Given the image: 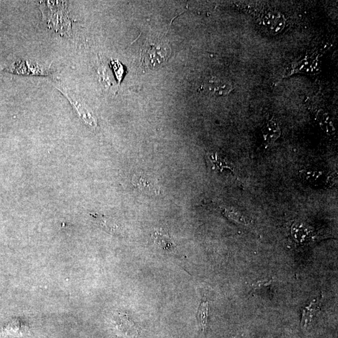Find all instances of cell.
<instances>
[{"label": "cell", "instance_id": "cell-13", "mask_svg": "<svg viewBox=\"0 0 338 338\" xmlns=\"http://www.w3.org/2000/svg\"><path fill=\"white\" fill-rule=\"evenodd\" d=\"M207 157L210 161L211 164L213 165L214 170L223 172L227 169V170L233 171V169L228 164L225 160L222 159L217 153H207Z\"/></svg>", "mask_w": 338, "mask_h": 338}, {"label": "cell", "instance_id": "cell-1", "mask_svg": "<svg viewBox=\"0 0 338 338\" xmlns=\"http://www.w3.org/2000/svg\"><path fill=\"white\" fill-rule=\"evenodd\" d=\"M171 53L169 45L163 40H157L150 43L143 50V64L150 69H154L167 61Z\"/></svg>", "mask_w": 338, "mask_h": 338}, {"label": "cell", "instance_id": "cell-3", "mask_svg": "<svg viewBox=\"0 0 338 338\" xmlns=\"http://www.w3.org/2000/svg\"><path fill=\"white\" fill-rule=\"evenodd\" d=\"M232 90L233 85L228 80L218 77L206 78L201 86L202 92L217 97L228 95Z\"/></svg>", "mask_w": 338, "mask_h": 338}, {"label": "cell", "instance_id": "cell-7", "mask_svg": "<svg viewBox=\"0 0 338 338\" xmlns=\"http://www.w3.org/2000/svg\"><path fill=\"white\" fill-rule=\"evenodd\" d=\"M317 57L312 55L311 57L305 58V59L300 60L292 67V73H298L301 74H307L308 72H312V69H316L317 64Z\"/></svg>", "mask_w": 338, "mask_h": 338}, {"label": "cell", "instance_id": "cell-2", "mask_svg": "<svg viewBox=\"0 0 338 338\" xmlns=\"http://www.w3.org/2000/svg\"><path fill=\"white\" fill-rule=\"evenodd\" d=\"M256 21L260 27L272 35L281 32L286 24L283 15L269 9L261 10L256 15Z\"/></svg>", "mask_w": 338, "mask_h": 338}, {"label": "cell", "instance_id": "cell-14", "mask_svg": "<svg viewBox=\"0 0 338 338\" xmlns=\"http://www.w3.org/2000/svg\"><path fill=\"white\" fill-rule=\"evenodd\" d=\"M223 213L227 218L236 222V223L248 224V221H247L246 218H244L243 216L241 215V214L236 213V212L229 211L225 209V210L224 211Z\"/></svg>", "mask_w": 338, "mask_h": 338}, {"label": "cell", "instance_id": "cell-6", "mask_svg": "<svg viewBox=\"0 0 338 338\" xmlns=\"http://www.w3.org/2000/svg\"><path fill=\"white\" fill-rule=\"evenodd\" d=\"M262 136L264 143L267 145H271L278 139L281 135L278 123L273 119L267 120L262 129Z\"/></svg>", "mask_w": 338, "mask_h": 338}, {"label": "cell", "instance_id": "cell-9", "mask_svg": "<svg viewBox=\"0 0 338 338\" xmlns=\"http://www.w3.org/2000/svg\"><path fill=\"white\" fill-rule=\"evenodd\" d=\"M322 299L319 298L316 301H314L310 303L309 306L305 307V308L302 311V317L301 325L303 327H306L311 323V319L316 313L317 311H319L320 306H321Z\"/></svg>", "mask_w": 338, "mask_h": 338}, {"label": "cell", "instance_id": "cell-4", "mask_svg": "<svg viewBox=\"0 0 338 338\" xmlns=\"http://www.w3.org/2000/svg\"><path fill=\"white\" fill-rule=\"evenodd\" d=\"M301 176L305 183L317 188H324L331 181V176L328 173L316 168L305 169L301 171Z\"/></svg>", "mask_w": 338, "mask_h": 338}, {"label": "cell", "instance_id": "cell-8", "mask_svg": "<svg viewBox=\"0 0 338 338\" xmlns=\"http://www.w3.org/2000/svg\"><path fill=\"white\" fill-rule=\"evenodd\" d=\"M152 237L155 243L163 250L168 252H174L176 250V244L168 234L161 231H155Z\"/></svg>", "mask_w": 338, "mask_h": 338}, {"label": "cell", "instance_id": "cell-11", "mask_svg": "<svg viewBox=\"0 0 338 338\" xmlns=\"http://www.w3.org/2000/svg\"><path fill=\"white\" fill-rule=\"evenodd\" d=\"M292 234L296 241H306L311 237L312 230L302 223H295L292 228Z\"/></svg>", "mask_w": 338, "mask_h": 338}, {"label": "cell", "instance_id": "cell-5", "mask_svg": "<svg viewBox=\"0 0 338 338\" xmlns=\"http://www.w3.org/2000/svg\"><path fill=\"white\" fill-rule=\"evenodd\" d=\"M133 186L142 193L150 196H157L160 193V189L152 179L142 174L135 176L132 180Z\"/></svg>", "mask_w": 338, "mask_h": 338}, {"label": "cell", "instance_id": "cell-12", "mask_svg": "<svg viewBox=\"0 0 338 338\" xmlns=\"http://www.w3.org/2000/svg\"><path fill=\"white\" fill-rule=\"evenodd\" d=\"M209 304L205 297L202 300L200 306L199 307L198 312V322L199 325L203 329V331L205 330L207 326V322H208Z\"/></svg>", "mask_w": 338, "mask_h": 338}, {"label": "cell", "instance_id": "cell-10", "mask_svg": "<svg viewBox=\"0 0 338 338\" xmlns=\"http://www.w3.org/2000/svg\"><path fill=\"white\" fill-rule=\"evenodd\" d=\"M317 122L319 123L320 127L327 134H333L335 132V127L331 117L323 110H319L316 115Z\"/></svg>", "mask_w": 338, "mask_h": 338}]
</instances>
